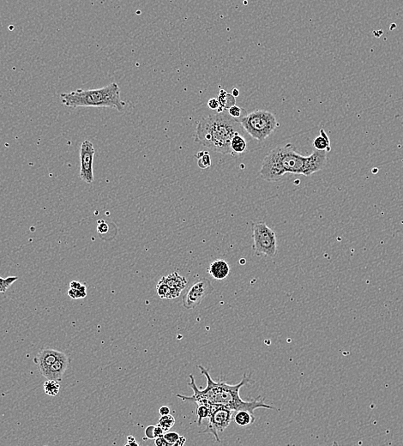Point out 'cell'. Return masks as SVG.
<instances>
[{
    "mask_svg": "<svg viewBox=\"0 0 403 446\" xmlns=\"http://www.w3.org/2000/svg\"><path fill=\"white\" fill-rule=\"evenodd\" d=\"M198 368H199L202 374L207 379L206 387L203 390H200L196 384L195 378L193 377V375H190L189 377L191 381L189 382L188 386L192 388L193 395L191 397L180 394L176 395L181 400L192 402L197 404L220 406L234 411L246 410L249 411L251 414H253L254 411L258 408L277 409L276 407L265 404L264 403L265 398L262 397L250 401H244L241 398L240 395L241 388L246 384L254 383L253 380L250 378V374L244 373L243 378L239 384L231 385L223 381H214L206 368L202 365H198Z\"/></svg>",
    "mask_w": 403,
    "mask_h": 446,
    "instance_id": "6da1fadb",
    "label": "cell"
},
{
    "mask_svg": "<svg viewBox=\"0 0 403 446\" xmlns=\"http://www.w3.org/2000/svg\"><path fill=\"white\" fill-rule=\"evenodd\" d=\"M327 152L316 150L309 157H303L292 144L277 147L264 157L261 178L269 182L278 181L286 173L311 176L323 168Z\"/></svg>",
    "mask_w": 403,
    "mask_h": 446,
    "instance_id": "7a4b0ae2",
    "label": "cell"
},
{
    "mask_svg": "<svg viewBox=\"0 0 403 446\" xmlns=\"http://www.w3.org/2000/svg\"><path fill=\"white\" fill-rule=\"evenodd\" d=\"M244 128L223 111L210 114L199 121L196 130L195 141L217 153L231 154L232 138L236 134H243Z\"/></svg>",
    "mask_w": 403,
    "mask_h": 446,
    "instance_id": "3957f363",
    "label": "cell"
},
{
    "mask_svg": "<svg viewBox=\"0 0 403 446\" xmlns=\"http://www.w3.org/2000/svg\"><path fill=\"white\" fill-rule=\"evenodd\" d=\"M63 105L72 108H111L119 112L124 110L125 103L121 100V88L116 82H112L97 89L78 88L60 95Z\"/></svg>",
    "mask_w": 403,
    "mask_h": 446,
    "instance_id": "277c9868",
    "label": "cell"
},
{
    "mask_svg": "<svg viewBox=\"0 0 403 446\" xmlns=\"http://www.w3.org/2000/svg\"><path fill=\"white\" fill-rule=\"evenodd\" d=\"M241 124L250 137L260 142L265 140L279 127L275 114L266 110H255L247 114Z\"/></svg>",
    "mask_w": 403,
    "mask_h": 446,
    "instance_id": "5b68a950",
    "label": "cell"
},
{
    "mask_svg": "<svg viewBox=\"0 0 403 446\" xmlns=\"http://www.w3.org/2000/svg\"><path fill=\"white\" fill-rule=\"evenodd\" d=\"M252 237L255 254L269 257L277 255V235L265 222H256L252 225Z\"/></svg>",
    "mask_w": 403,
    "mask_h": 446,
    "instance_id": "8992f818",
    "label": "cell"
},
{
    "mask_svg": "<svg viewBox=\"0 0 403 446\" xmlns=\"http://www.w3.org/2000/svg\"><path fill=\"white\" fill-rule=\"evenodd\" d=\"M210 406V413L208 415V424L204 431L202 433H211L215 437V440L218 443H221L219 433H223L226 428L229 427L231 423L235 411L228 409L226 407H220V406Z\"/></svg>",
    "mask_w": 403,
    "mask_h": 446,
    "instance_id": "52a82bcc",
    "label": "cell"
},
{
    "mask_svg": "<svg viewBox=\"0 0 403 446\" xmlns=\"http://www.w3.org/2000/svg\"><path fill=\"white\" fill-rule=\"evenodd\" d=\"M215 289L211 282L202 278L193 284L187 290L186 294L183 296V306L186 309H194L204 300L206 297L213 293Z\"/></svg>",
    "mask_w": 403,
    "mask_h": 446,
    "instance_id": "ba28073f",
    "label": "cell"
},
{
    "mask_svg": "<svg viewBox=\"0 0 403 446\" xmlns=\"http://www.w3.org/2000/svg\"><path fill=\"white\" fill-rule=\"evenodd\" d=\"M95 154L94 144L89 140L82 142L80 148V178L87 184L94 181V157Z\"/></svg>",
    "mask_w": 403,
    "mask_h": 446,
    "instance_id": "9c48e42d",
    "label": "cell"
},
{
    "mask_svg": "<svg viewBox=\"0 0 403 446\" xmlns=\"http://www.w3.org/2000/svg\"><path fill=\"white\" fill-rule=\"evenodd\" d=\"M65 353L56 350V349H42L38 353V355H36L34 359V362L36 365L38 366L40 373L44 375L46 373V371L48 370L49 367L54 363V362L59 360L61 356L64 355Z\"/></svg>",
    "mask_w": 403,
    "mask_h": 446,
    "instance_id": "30bf717a",
    "label": "cell"
},
{
    "mask_svg": "<svg viewBox=\"0 0 403 446\" xmlns=\"http://www.w3.org/2000/svg\"><path fill=\"white\" fill-rule=\"evenodd\" d=\"M70 362H71L70 357L68 355L64 354L63 356H61L59 360H57L49 367L46 373L43 375V377H45L46 379H53V380L59 382L62 381L63 377H64L65 371L68 368Z\"/></svg>",
    "mask_w": 403,
    "mask_h": 446,
    "instance_id": "8fae6325",
    "label": "cell"
},
{
    "mask_svg": "<svg viewBox=\"0 0 403 446\" xmlns=\"http://www.w3.org/2000/svg\"><path fill=\"white\" fill-rule=\"evenodd\" d=\"M161 279L169 287L170 300L179 297L181 293V291L186 287V284H187L186 277H181L180 275L176 272L169 274L166 277H162Z\"/></svg>",
    "mask_w": 403,
    "mask_h": 446,
    "instance_id": "7c38bea8",
    "label": "cell"
},
{
    "mask_svg": "<svg viewBox=\"0 0 403 446\" xmlns=\"http://www.w3.org/2000/svg\"><path fill=\"white\" fill-rule=\"evenodd\" d=\"M208 272L215 280H224L229 276L230 267L223 259H216L209 265Z\"/></svg>",
    "mask_w": 403,
    "mask_h": 446,
    "instance_id": "4fadbf2b",
    "label": "cell"
},
{
    "mask_svg": "<svg viewBox=\"0 0 403 446\" xmlns=\"http://www.w3.org/2000/svg\"><path fill=\"white\" fill-rule=\"evenodd\" d=\"M233 420L240 427H247L256 421V418L249 411L239 410L234 412Z\"/></svg>",
    "mask_w": 403,
    "mask_h": 446,
    "instance_id": "5bb4252c",
    "label": "cell"
},
{
    "mask_svg": "<svg viewBox=\"0 0 403 446\" xmlns=\"http://www.w3.org/2000/svg\"><path fill=\"white\" fill-rule=\"evenodd\" d=\"M313 147L315 148V150H322L326 152H329L331 150L330 140L323 129L320 130V135L319 137H316L313 141Z\"/></svg>",
    "mask_w": 403,
    "mask_h": 446,
    "instance_id": "9a60e30c",
    "label": "cell"
},
{
    "mask_svg": "<svg viewBox=\"0 0 403 446\" xmlns=\"http://www.w3.org/2000/svg\"><path fill=\"white\" fill-rule=\"evenodd\" d=\"M230 146H231L232 151L234 153L243 154L247 149V142L245 140V138L242 136V134H236L232 138Z\"/></svg>",
    "mask_w": 403,
    "mask_h": 446,
    "instance_id": "2e32d148",
    "label": "cell"
},
{
    "mask_svg": "<svg viewBox=\"0 0 403 446\" xmlns=\"http://www.w3.org/2000/svg\"><path fill=\"white\" fill-rule=\"evenodd\" d=\"M218 101L221 105V108L224 109V111H228L229 108L235 105L236 102V98L234 97L232 94H229L228 92L221 89L220 94L218 95Z\"/></svg>",
    "mask_w": 403,
    "mask_h": 446,
    "instance_id": "e0dca14e",
    "label": "cell"
},
{
    "mask_svg": "<svg viewBox=\"0 0 403 446\" xmlns=\"http://www.w3.org/2000/svg\"><path fill=\"white\" fill-rule=\"evenodd\" d=\"M44 391L47 396L50 397H56L59 394V390H60V384L59 381H56L53 379H47L44 383Z\"/></svg>",
    "mask_w": 403,
    "mask_h": 446,
    "instance_id": "ac0fdd59",
    "label": "cell"
},
{
    "mask_svg": "<svg viewBox=\"0 0 403 446\" xmlns=\"http://www.w3.org/2000/svg\"><path fill=\"white\" fill-rule=\"evenodd\" d=\"M174 424H175V419L170 414L161 415L160 417L159 422H158V425L162 428L165 433L168 432L174 426Z\"/></svg>",
    "mask_w": 403,
    "mask_h": 446,
    "instance_id": "d6986e66",
    "label": "cell"
},
{
    "mask_svg": "<svg viewBox=\"0 0 403 446\" xmlns=\"http://www.w3.org/2000/svg\"><path fill=\"white\" fill-rule=\"evenodd\" d=\"M196 157L199 159L198 165L201 169H206L211 166V158L207 151L199 152L196 155Z\"/></svg>",
    "mask_w": 403,
    "mask_h": 446,
    "instance_id": "ffe728a7",
    "label": "cell"
},
{
    "mask_svg": "<svg viewBox=\"0 0 403 446\" xmlns=\"http://www.w3.org/2000/svg\"><path fill=\"white\" fill-rule=\"evenodd\" d=\"M228 113L234 120L239 121L240 123L247 115V113L244 110V108L238 107L236 105H234V106L229 108L228 110Z\"/></svg>",
    "mask_w": 403,
    "mask_h": 446,
    "instance_id": "44dd1931",
    "label": "cell"
},
{
    "mask_svg": "<svg viewBox=\"0 0 403 446\" xmlns=\"http://www.w3.org/2000/svg\"><path fill=\"white\" fill-rule=\"evenodd\" d=\"M210 413V406L209 405H205V404H198V408H197V415H198V426L200 427L202 425V421L203 419H207Z\"/></svg>",
    "mask_w": 403,
    "mask_h": 446,
    "instance_id": "7402d4cb",
    "label": "cell"
},
{
    "mask_svg": "<svg viewBox=\"0 0 403 446\" xmlns=\"http://www.w3.org/2000/svg\"><path fill=\"white\" fill-rule=\"evenodd\" d=\"M156 290H157L158 295L161 298H162V299H169L170 300L169 287H168V286L166 285V283L162 279H161L159 284H157Z\"/></svg>",
    "mask_w": 403,
    "mask_h": 446,
    "instance_id": "603a6c76",
    "label": "cell"
},
{
    "mask_svg": "<svg viewBox=\"0 0 403 446\" xmlns=\"http://www.w3.org/2000/svg\"><path fill=\"white\" fill-rule=\"evenodd\" d=\"M69 297H71L73 300H78V299H83L87 296V288L84 285H82L79 289H74V288H70L68 290Z\"/></svg>",
    "mask_w": 403,
    "mask_h": 446,
    "instance_id": "cb8c5ba5",
    "label": "cell"
},
{
    "mask_svg": "<svg viewBox=\"0 0 403 446\" xmlns=\"http://www.w3.org/2000/svg\"><path fill=\"white\" fill-rule=\"evenodd\" d=\"M18 279L17 277H7L5 279H3L2 277H0V293H4L6 292L7 289L12 285V284Z\"/></svg>",
    "mask_w": 403,
    "mask_h": 446,
    "instance_id": "d4e9b609",
    "label": "cell"
},
{
    "mask_svg": "<svg viewBox=\"0 0 403 446\" xmlns=\"http://www.w3.org/2000/svg\"><path fill=\"white\" fill-rule=\"evenodd\" d=\"M179 437L180 436H179V433H176V432H169V431L163 434V438L166 440L168 446H175L176 442L179 440Z\"/></svg>",
    "mask_w": 403,
    "mask_h": 446,
    "instance_id": "484cf974",
    "label": "cell"
},
{
    "mask_svg": "<svg viewBox=\"0 0 403 446\" xmlns=\"http://www.w3.org/2000/svg\"><path fill=\"white\" fill-rule=\"evenodd\" d=\"M208 107L210 108L211 110H217V113H221V112L224 111V109L221 108V105L219 103L218 99H215V98L210 99V100L208 101Z\"/></svg>",
    "mask_w": 403,
    "mask_h": 446,
    "instance_id": "4316f807",
    "label": "cell"
},
{
    "mask_svg": "<svg viewBox=\"0 0 403 446\" xmlns=\"http://www.w3.org/2000/svg\"><path fill=\"white\" fill-rule=\"evenodd\" d=\"M151 430H152V435L150 439H156L158 437L163 436V434L165 433L162 428L160 427L158 424L156 425V427H151Z\"/></svg>",
    "mask_w": 403,
    "mask_h": 446,
    "instance_id": "83f0119b",
    "label": "cell"
},
{
    "mask_svg": "<svg viewBox=\"0 0 403 446\" xmlns=\"http://www.w3.org/2000/svg\"><path fill=\"white\" fill-rule=\"evenodd\" d=\"M108 229H109L108 225L104 221H99V222H98V233H100V234H106V233H108Z\"/></svg>",
    "mask_w": 403,
    "mask_h": 446,
    "instance_id": "f1b7e54d",
    "label": "cell"
},
{
    "mask_svg": "<svg viewBox=\"0 0 403 446\" xmlns=\"http://www.w3.org/2000/svg\"><path fill=\"white\" fill-rule=\"evenodd\" d=\"M155 445L157 446H168L163 436L158 437L155 439Z\"/></svg>",
    "mask_w": 403,
    "mask_h": 446,
    "instance_id": "f546056e",
    "label": "cell"
},
{
    "mask_svg": "<svg viewBox=\"0 0 403 446\" xmlns=\"http://www.w3.org/2000/svg\"><path fill=\"white\" fill-rule=\"evenodd\" d=\"M159 414L161 415H166L170 414V408L167 406H161L159 408Z\"/></svg>",
    "mask_w": 403,
    "mask_h": 446,
    "instance_id": "4dcf8cb0",
    "label": "cell"
},
{
    "mask_svg": "<svg viewBox=\"0 0 403 446\" xmlns=\"http://www.w3.org/2000/svg\"><path fill=\"white\" fill-rule=\"evenodd\" d=\"M125 446H138V443H137V441H136V439L134 438L133 436H128L127 437V443Z\"/></svg>",
    "mask_w": 403,
    "mask_h": 446,
    "instance_id": "1f68e13d",
    "label": "cell"
},
{
    "mask_svg": "<svg viewBox=\"0 0 403 446\" xmlns=\"http://www.w3.org/2000/svg\"><path fill=\"white\" fill-rule=\"evenodd\" d=\"M82 286V284L78 281H72L70 284V288H74V289H79Z\"/></svg>",
    "mask_w": 403,
    "mask_h": 446,
    "instance_id": "d6a6232c",
    "label": "cell"
},
{
    "mask_svg": "<svg viewBox=\"0 0 403 446\" xmlns=\"http://www.w3.org/2000/svg\"><path fill=\"white\" fill-rule=\"evenodd\" d=\"M186 439L185 437L180 436L179 438V440L178 441L176 442L175 446H182L186 444Z\"/></svg>",
    "mask_w": 403,
    "mask_h": 446,
    "instance_id": "836d02e7",
    "label": "cell"
},
{
    "mask_svg": "<svg viewBox=\"0 0 403 446\" xmlns=\"http://www.w3.org/2000/svg\"><path fill=\"white\" fill-rule=\"evenodd\" d=\"M231 94L234 95V97H238V96L240 95V90H239L238 88H234V89L232 90Z\"/></svg>",
    "mask_w": 403,
    "mask_h": 446,
    "instance_id": "e575fe53",
    "label": "cell"
},
{
    "mask_svg": "<svg viewBox=\"0 0 403 446\" xmlns=\"http://www.w3.org/2000/svg\"></svg>",
    "mask_w": 403,
    "mask_h": 446,
    "instance_id": "d590c367",
    "label": "cell"
}]
</instances>
